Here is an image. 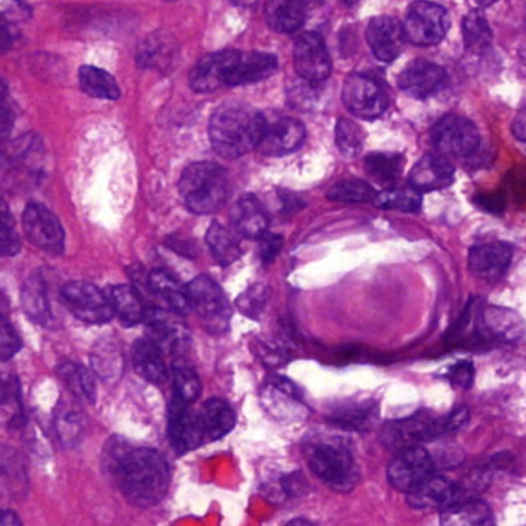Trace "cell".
I'll return each mask as SVG.
<instances>
[{"label": "cell", "mask_w": 526, "mask_h": 526, "mask_svg": "<svg viewBox=\"0 0 526 526\" xmlns=\"http://www.w3.org/2000/svg\"><path fill=\"white\" fill-rule=\"evenodd\" d=\"M102 471L133 505H158L169 493L170 468L155 449L138 448L124 437H110L101 457Z\"/></svg>", "instance_id": "1"}, {"label": "cell", "mask_w": 526, "mask_h": 526, "mask_svg": "<svg viewBox=\"0 0 526 526\" xmlns=\"http://www.w3.org/2000/svg\"><path fill=\"white\" fill-rule=\"evenodd\" d=\"M267 119L243 102H226L210 118L213 150L227 159H237L257 149Z\"/></svg>", "instance_id": "2"}, {"label": "cell", "mask_w": 526, "mask_h": 526, "mask_svg": "<svg viewBox=\"0 0 526 526\" xmlns=\"http://www.w3.org/2000/svg\"><path fill=\"white\" fill-rule=\"evenodd\" d=\"M179 193L190 212L198 215L218 212L229 201V175L213 162H195L179 179Z\"/></svg>", "instance_id": "3"}, {"label": "cell", "mask_w": 526, "mask_h": 526, "mask_svg": "<svg viewBox=\"0 0 526 526\" xmlns=\"http://www.w3.org/2000/svg\"><path fill=\"white\" fill-rule=\"evenodd\" d=\"M312 473L338 493H349L360 482L354 456L338 440H318L306 452Z\"/></svg>", "instance_id": "4"}, {"label": "cell", "mask_w": 526, "mask_h": 526, "mask_svg": "<svg viewBox=\"0 0 526 526\" xmlns=\"http://www.w3.org/2000/svg\"><path fill=\"white\" fill-rule=\"evenodd\" d=\"M186 289L190 309L199 315L206 328L213 334H224L229 329L232 309L223 289L204 275L195 278Z\"/></svg>", "instance_id": "5"}, {"label": "cell", "mask_w": 526, "mask_h": 526, "mask_svg": "<svg viewBox=\"0 0 526 526\" xmlns=\"http://www.w3.org/2000/svg\"><path fill=\"white\" fill-rule=\"evenodd\" d=\"M445 434H448L445 417L435 419L428 412H419L408 419L386 423L382 429V442L391 451L400 452L414 446H422L423 442Z\"/></svg>", "instance_id": "6"}, {"label": "cell", "mask_w": 526, "mask_h": 526, "mask_svg": "<svg viewBox=\"0 0 526 526\" xmlns=\"http://www.w3.org/2000/svg\"><path fill=\"white\" fill-rule=\"evenodd\" d=\"M451 19L448 11L432 2H415L403 22V33L411 44L431 47L440 44L448 33Z\"/></svg>", "instance_id": "7"}, {"label": "cell", "mask_w": 526, "mask_h": 526, "mask_svg": "<svg viewBox=\"0 0 526 526\" xmlns=\"http://www.w3.org/2000/svg\"><path fill=\"white\" fill-rule=\"evenodd\" d=\"M343 102L357 118L372 121L380 118L388 108V95L382 85L366 75L352 73L343 85Z\"/></svg>", "instance_id": "8"}, {"label": "cell", "mask_w": 526, "mask_h": 526, "mask_svg": "<svg viewBox=\"0 0 526 526\" xmlns=\"http://www.w3.org/2000/svg\"><path fill=\"white\" fill-rule=\"evenodd\" d=\"M435 473V462L423 446L397 452L388 468L389 483L402 493H412L431 479Z\"/></svg>", "instance_id": "9"}, {"label": "cell", "mask_w": 526, "mask_h": 526, "mask_svg": "<svg viewBox=\"0 0 526 526\" xmlns=\"http://www.w3.org/2000/svg\"><path fill=\"white\" fill-rule=\"evenodd\" d=\"M432 142L442 156L465 158L476 152L480 136L476 125L459 115H445L432 129Z\"/></svg>", "instance_id": "10"}, {"label": "cell", "mask_w": 526, "mask_h": 526, "mask_svg": "<svg viewBox=\"0 0 526 526\" xmlns=\"http://www.w3.org/2000/svg\"><path fill=\"white\" fill-rule=\"evenodd\" d=\"M62 300L68 311L85 323L102 324L113 318L107 295L98 287L84 281H73L62 289Z\"/></svg>", "instance_id": "11"}, {"label": "cell", "mask_w": 526, "mask_h": 526, "mask_svg": "<svg viewBox=\"0 0 526 526\" xmlns=\"http://www.w3.org/2000/svg\"><path fill=\"white\" fill-rule=\"evenodd\" d=\"M24 229L28 240L51 255L64 252L65 233L51 210L42 204H28L24 210Z\"/></svg>", "instance_id": "12"}, {"label": "cell", "mask_w": 526, "mask_h": 526, "mask_svg": "<svg viewBox=\"0 0 526 526\" xmlns=\"http://www.w3.org/2000/svg\"><path fill=\"white\" fill-rule=\"evenodd\" d=\"M294 64L300 78L311 84L326 81L331 76V56L320 34L309 31L297 39Z\"/></svg>", "instance_id": "13"}, {"label": "cell", "mask_w": 526, "mask_h": 526, "mask_svg": "<svg viewBox=\"0 0 526 526\" xmlns=\"http://www.w3.org/2000/svg\"><path fill=\"white\" fill-rule=\"evenodd\" d=\"M278 68V61L274 54L261 51L235 50L229 68H227L224 87H241V85L255 84L274 75Z\"/></svg>", "instance_id": "14"}, {"label": "cell", "mask_w": 526, "mask_h": 526, "mask_svg": "<svg viewBox=\"0 0 526 526\" xmlns=\"http://www.w3.org/2000/svg\"><path fill=\"white\" fill-rule=\"evenodd\" d=\"M169 437L173 449L178 454H187L203 445L204 431L199 422L198 412L192 411L190 405L173 398L169 409Z\"/></svg>", "instance_id": "15"}, {"label": "cell", "mask_w": 526, "mask_h": 526, "mask_svg": "<svg viewBox=\"0 0 526 526\" xmlns=\"http://www.w3.org/2000/svg\"><path fill=\"white\" fill-rule=\"evenodd\" d=\"M448 81L440 65L425 59L412 61L398 78V87L415 99H426L439 93Z\"/></svg>", "instance_id": "16"}, {"label": "cell", "mask_w": 526, "mask_h": 526, "mask_svg": "<svg viewBox=\"0 0 526 526\" xmlns=\"http://www.w3.org/2000/svg\"><path fill=\"white\" fill-rule=\"evenodd\" d=\"M306 139V129L297 119L280 118L266 122L257 149L266 156H286L297 152Z\"/></svg>", "instance_id": "17"}, {"label": "cell", "mask_w": 526, "mask_h": 526, "mask_svg": "<svg viewBox=\"0 0 526 526\" xmlns=\"http://www.w3.org/2000/svg\"><path fill=\"white\" fill-rule=\"evenodd\" d=\"M366 39L375 58L382 62L395 61L406 42L402 22L391 16L374 17L366 30Z\"/></svg>", "instance_id": "18"}, {"label": "cell", "mask_w": 526, "mask_h": 526, "mask_svg": "<svg viewBox=\"0 0 526 526\" xmlns=\"http://www.w3.org/2000/svg\"><path fill=\"white\" fill-rule=\"evenodd\" d=\"M511 260H513V249L508 244H485V246L474 247L469 253V270L479 280L496 284L505 277Z\"/></svg>", "instance_id": "19"}, {"label": "cell", "mask_w": 526, "mask_h": 526, "mask_svg": "<svg viewBox=\"0 0 526 526\" xmlns=\"http://www.w3.org/2000/svg\"><path fill=\"white\" fill-rule=\"evenodd\" d=\"M176 314L164 311L159 307L145 309L144 323L149 331V340L164 351H178L187 343V331L181 321L176 320Z\"/></svg>", "instance_id": "20"}, {"label": "cell", "mask_w": 526, "mask_h": 526, "mask_svg": "<svg viewBox=\"0 0 526 526\" xmlns=\"http://www.w3.org/2000/svg\"><path fill=\"white\" fill-rule=\"evenodd\" d=\"M454 183V166L442 155L423 156L409 175V186L415 192L426 193L446 189Z\"/></svg>", "instance_id": "21"}, {"label": "cell", "mask_w": 526, "mask_h": 526, "mask_svg": "<svg viewBox=\"0 0 526 526\" xmlns=\"http://www.w3.org/2000/svg\"><path fill=\"white\" fill-rule=\"evenodd\" d=\"M263 403L267 411L281 420L303 419L306 406L297 389L286 378H272L263 389Z\"/></svg>", "instance_id": "22"}, {"label": "cell", "mask_w": 526, "mask_h": 526, "mask_svg": "<svg viewBox=\"0 0 526 526\" xmlns=\"http://www.w3.org/2000/svg\"><path fill=\"white\" fill-rule=\"evenodd\" d=\"M28 486L30 482L24 456L13 446L0 443V496L24 499Z\"/></svg>", "instance_id": "23"}, {"label": "cell", "mask_w": 526, "mask_h": 526, "mask_svg": "<svg viewBox=\"0 0 526 526\" xmlns=\"http://www.w3.org/2000/svg\"><path fill=\"white\" fill-rule=\"evenodd\" d=\"M233 54L235 50H221L204 56L190 73L192 90L196 93H212L224 87V79Z\"/></svg>", "instance_id": "24"}, {"label": "cell", "mask_w": 526, "mask_h": 526, "mask_svg": "<svg viewBox=\"0 0 526 526\" xmlns=\"http://www.w3.org/2000/svg\"><path fill=\"white\" fill-rule=\"evenodd\" d=\"M233 229L244 238H260L267 233L269 216L257 196L244 195L230 212Z\"/></svg>", "instance_id": "25"}, {"label": "cell", "mask_w": 526, "mask_h": 526, "mask_svg": "<svg viewBox=\"0 0 526 526\" xmlns=\"http://www.w3.org/2000/svg\"><path fill=\"white\" fill-rule=\"evenodd\" d=\"M459 488L448 479L432 476L423 485L408 494L409 505L417 510H445L452 503L459 502Z\"/></svg>", "instance_id": "26"}, {"label": "cell", "mask_w": 526, "mask_h": 526, "mask_svg": "<svg viewBox=\"0 0 526 526\" xmlns=\"http://www.w3.org/2000/svg\"><path fill=\"white\" fill-rule=\"evenodd\" d=\"M326 420L338 428L349 431H366L378 420V405L369 402H343L332 406L326 414Z\"/></svg>", "instance_id": "27"}, {"label": "cell", "mask_w": 526, "mask_h": 526, "mask_svg": "<svg viewBox=\"0 0 526 526\" xmlns=\"http://www.w3.org/2000/svg\"><path fill=\"white\" fill-rule=\"evenodd\" d=\"M132 361L135 371L147 382L161 385L169 377L161 349L149 338L135 341L132 348Z\"/></svg>", "instance_id": "28"}, {"label": "cell", "mask_w": 526, "mask_h": 526, "mask_svg": "<svg viewBox=\"0 0 526 526\" xmlns=\"http://www.w3.org/2000/svg\"><path fill=\"white\" fill-rule=\"evenodd\" d=\"M198 415L199 422L203 426L204 439L212 442L226 437L237 423V415L232 406L221 398L207 400L203 408L199 409Z\"/></svg>", "instance_id": "29"}, {"label": "cell", "mask_w": 526, "mask_h": 526, "mask_svg": "<svg viewBox=\"0 0 526 526\" xmlns=\"http://www.w3.org/2000/svg\"><path fill=\"white\" fill-rule=\"evenodd\" d=\"M442 526H496L493 510L480 500H459L440 514Z\"/></svg>", "instance_id": "30"}, {"label": "cell", "mask_w": 526, "mask_h": 526, "mask_svg": "<svg viewBox=\"0 0 526 526\" xmlns=\"http://www.w3.org/2000/svg\"><path fill=\"white\" fill-rule=\"evenodd\" d=\"M149 286L153 294L158 295L162 301H166L173 314L186 315L192 311L186 287L181 286V283L166 270L152 272L149 277Z\"/></svg>", "instance_id": "31"}, {"label": "cell", "mask_w": 526, "mask_h": 526, "mask_svg": "<svg viewBox=\"0 0 526 526\" xmlns=\"http://www.w3.org/2000/svg\"><path fill=\"white\" fill-rule=\"evenodd\" d=\"M108 301L112 306L113 315H116L125 326L132 328L144 321L145 307L135 287L129 284L113 287L108 294Z\"/></svg>", "instance_id": "32"}, {"label": "cell", "mask_w": 526, "mask_h": 526, "mask_svg": "<svg viewBox=\"0 0 526 526\" xmlns=\"http://www.w3.org/2000/svg\"><path fill=\"white\" fill-rule=\"evenodd\" d=\"M54 429L65 446L78 445L85 431L84 412L76 403L64 400L54 411Z\"/></svg>", "instance_id": "33"}, {"label": "cell", "mask_w": 526, "mask_h": 526, "mask_svg": "<svg viewBox=\"0 0 526 526\" xmlns=\"http://www.w3.org/2000/svg\"><path fill=\"white\" fill-rule=\"evenodd\" d=\"M266 21L277 33H294L306 21V7L301 2L274 0L266 4Z\"/></svg>", "instance_id": "34"}, {"label": "cell", "mask_w": 526, "mask_h": 526, "mask_svg": "<svg viewBox=\"0 0 526 526\" xmlns=\"http://www.w3.org/2000/svg\"><path fill=\"white\" fill-rule=\"evenodd\" d=\"M93 371L104 382H115L121 377L124 358L115 340H101L92 352Z\"/></svg>", "instance_id": "35"}, {"label": "cell", "mask_w": 526, "mask_h": 526, "mask_svg": "<svg viewBox=\"0 0 526 526\" xmlns=\"http://www.w3.org/2000/svg\"><path fill=\"white\" fill-rule=\"evenodd\" d=\"M22 307L25 314L34 323L48 324L51 320L50 301H48L47 287L39 277H31L25 281L21 295Z\"/></svg>", "instance_id": "36"}, {"label": "cell", "mask_w": 526, "mask_h": 526, "mask_svg": "<svg viewBox=\"0 0 526 526\" xmlns=\"http://www.w3.org/2000/svg\"><path fill=\"white\" fill-rule=\"evenodd\" d=\"M206 241L209 244L213 258L221 266H229V264L235 263L241 257V253H243L238 238L227 227L218 223H213L209 227Z\"/></svg>", "instance_id": "37"}, {"label": "cell", "mask_w": 526, "mask_h": 526, "mask_svg": "<svg viewBox=\"0 0 526 526\" xmlns=\"http://www.w3.org/2000/svg\"><path fill=\"white\" fill-rule=\"evenodd\" d=\"M58 374L62 382L68 386L78 398H84L93 403L96 400V380L92 372L75 361H61L58 366Z\"/></svg>", "instance_id": "38"}, {"label": "cell", "mask_w": 526, "mask_h": 526, "mask_svg": "<svg viewBox=\"0 0 526 526\" xmlns=\"http://www.w3.org/2000/svg\"><path fill=\"white\" fill-rule=\"evenodd\" d=\"M79 82L82 90L93 98L115 101L121 96L116 79L101 68L85 65L79 70Z\"/></svg>", "instance_id": "39"}, {"label": "cell", "mask_w": 526, "mask_h": 526, "mask_svg": "<svg viewBox=\"0 0 526 526\" xmlns=\"http://www.w3.org/2000/svg\"><path fill=\"white\" fill-rule=\"evenodd\" d=\"M486 329L502 341H517L523 334V324L516 312L491 307L485 312Z\"/></svg>", "instance_id": "40"}, {"label": "cell", "mask_w": 526, "mask_h": 526, "mask_svg": "<svg viewBox=\"0 0 526 526\" xmlns=\"http://www.w3.org/2000/svg\"><path fill=\"white\" fill-rule=\"evenodd\" d=\"M173 385H175V398L186 405L195 403L203 389L198 372L186 360H176L173 363Z\"/></svg>", "instance_id": "41"}, {"label": "cell", "mask_w": 526, "mask_h": 526, "mask_svg": "<svg viewBox=\"0 0 526 526\" xmlns=\"http://www.w3.org/2000/svg\"><path fill=\"white\" fill-rule=\"evenodd\" d=\"M463 41L465 47L474 53L486 50L491 44V30L482 11H471L463 19Z\"/></svg>", "instance_id": "42"}, {"label": "cell", "mask_w": 526, "mask_h": 526, "mask_svg": "<svg viewBox=\"0 0 526 526\" xmlns=\"http://www.w3.org/2000/svg\"><path fill=\"white\" fill-rule=\"evenodd\" d=\"M365 167L380 183L394 184L402 173L403 158L394 153H372L366 158Z\"/></svg>", "instance_id": "43"}, {"label": "cell", "mask_w": 526, "mask_h": 526, "mask_svg": "<svg viewBox=\"0 0 526 526\" xmlns=\"http://www.w3.org/2000/svg\"><path fill=\"white\" fill-rule=\"evenodd\" d=\"M335 142L344 158H357L365 145V133L360 129V125L349 119H340L335 129Z\"/></svg>", "instance_id": "44"}, {"label": "cell", "mask_w": 526, "mask_h": 526, "mask_svg": "<svg viewBox=\"0 0 526 526\" xmlns=\"http://www.w3.org/2000/svg\"><path fill=\"white\" fill-rule=\"evenodd\" d=\"M329 199L341 201V203H366L374 201L375 190L369 186L366 181L361 179H343L340 183L335 184L328 193Z\"/></svg>", "instance_id": "45"}, {"label": "cell", "mask_w": 526, "mask_h": 526, "mask_svg": "<svg viewBox=\"0 0 526 526\" xmlns=\"http://www.w3.org/2000/svg\"><path fill=\"white\" fill-rule=\"evenodd\" d=\"M375 206L382 209L402 210V212H417L422 206V195L409 189L388 190L375 196Z\"/></svg>", "instance_id": "46"}, {"label": "cell", "mask_w": 526, "mask_h": 526, "mask_svg": "<svg viewBox=\"0 0 526 526\" xmlns=\"http://www.w3.org/2000/svg\"><path fill=\"white\" fill-rule=\"evenodd\" d=\"M21 243L14 232V220L4 199L0 198V257H11L19 252Z\"/></svg>", "instance_id": "47"}, {"label": "cell", "mask_w": 526, "mask_h": 526, "mask_svg": "<svg viewBox=\"0 0 526 526\" xmlns=\"http://www.w3.org/2000/svg\"><path fill=\"white\" fill-rule=\"evenodd\" d=\"M21 348V337L5 318L0 317V361L10 360Z\"/></svg>", "instance_id": "48"}, {"label": "cell", "mask_w": 526, "mask_h": 526, "mask_svg": "<svg viewBox=\"0 0 526 526\" xmlns=\"http://www.w3.org/2000/svg\"><path fill=\"white\" fill-rule=\"evenodd\" d=\"M264 303H266V289L260 286H253L247 290L246 294L238 298V307L240 311L244 312L247 317H258L263 311Z\"/></svg>", "instance_id": "49"}, {"label": "cell", "mask_w": 526, "mask_h": 526, "mask_svg": "<svg viewBox=\"0 0 526 526\" xmlns=\"http://www.w3.org/2000/svg\"><path fill=\"white\" fill-rule=\"evenodd\" d=\"M474 375H476V369H474L471 361H459L456 366H452L449 371V380L452 385L459 386L462 389H469L473 386Z\"/></svg>", "instance_id": "50"}, {"label": "cell", "mask_w": 526, "mask_h": 526, "mask_svg": "<svg viewBox=\"0 0 526 526\" xmlns=\"http://www.w3.org/2000/svg\"><path fill=\"white\" fill-rule=\"evenodd\" d=\"M261 238H263V241H261V257H263L264 261L274 260L277 257V253L280 252L283 240L278 235H272V233H264Z\"/></svg>", "instance_id": "51"}, {"label": "cell", "mask_w": 526, "mask_h": 526, "mask_svg": "<svg viewBox=\"0 0 526 526\" xmlns=\"http://www.w3.org/2000/svg\"><path fill=\"white\" fill-rule=\"evenodd\" d=\"M469 411L468 408H459L452 411L451 414L445 415V425L448 429V434L459 431L460 428L468 423Z\"/></svg>", "instance_id": "52"}, {"label": "cell", "mask_w": 526, "mask_h": 526, "mask_svg": "<svg viewBox=\"0 0 526 526\" xmlns=\"http://www.w3.org/2000/svg\"><path fill=\"white\" fill-rule=\"evenodd\" d=\"M14 116L11 108L0 99V139L8 136L13 127Z\"/></svg>", "instance_id": "53"}, {"label": "cell", "mask_w": 526, "mask_h": 526, "mask_svg": "<svg viewBox=\"0 0 526 526\" xmlns=\"http://www.w3.org/2000/svg\"><path fill=\"white\" fill-rule=\"evenodd\" d=\"M14 380L10 375L5 372H0V405L10 402L11 398L14 397Z\"/></svg>", "instance_id": "54"}, {"label": "cell", "mask_w": 526, "mask_h": 526, "mask_svg": "<svg viewBox=\"0 0 526 526\" xmlns=\"http://www.w3.org/2000/svg\"><path fill=\"white\" fill-rule=\"evenodd\" d=\"M0 526H22V522L13 511L0 508Z\"/></svg>", "instance_id": "55"}, {"label": "cell", "mask_w": 526, "mask_h": 526, "mask_svg": "<svg viewBox=\"0 0 526 526\" xmlns=\"http://www.w3.org/2000/svg\"><path fill=\"white\" fill-rule=\"evenodd\" d=\"M13 45V36L4 24H0V53L10 50Z\"/></svg>", "instance_id": "56"}, {"label": "cell", "mask_w": 526, "mask_h": 526, "mask_svg": "<svg viewBox=\"0 0 526 526\" xmlns=\"http://www.w3.org/2000/svg\"><path fill=\"white\" fill-rule=\"evenodd\" d=\"M513 132L519 141H525V116L523 113H520L519 118L514 121Z\"/></svg>", "instance_id": "57"}, {"label": "cell", "mask_w": 526, "mask_h": 526, "mask_svg": "<svg viewBox=\"0 0 526 526\" xmlns=\"http://www.w3.org/2000/svg\"><path fill=\"white\" fill-rule=\"evenodd\" d=\"M286 526H317L315 523L309 522L306 519H295L292 522L287 523Z\"/></svg>", "instance_id": "58"}, {"label": "cell", "mask_w": 526, "mask_h": 526, "mask_svg": "<svg viewBox=\"0 0 526 526\" xmlns=\"http://www.w3.org/2000/svg\"><path fill=\"white\" fill-rule=\"evenodd\" d=\"M5 93V85L4 82L0 81V98H2V95Z\"/></svg>", "instance_id": "59"}]
</instances>
